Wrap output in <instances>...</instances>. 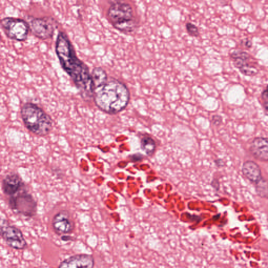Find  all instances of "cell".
Masks as SVG:
<instances>
[{
  "mask_svg": "<svg viewBox=\"0 0 268 268\" xmlns=\"http://www.w3.org/2000/svg\"><path fill=\"white\" fill-rule=\"evenodd\" d=\"M55 50L61 66L74 82L82 99L86 101L94 99V85L89 69L78 58L73 45L63 32L57 35Z\"/></svg>",
  "mask_w": 268,
  "mask_h": 268,
  "instance_id": "6da1fadb",
  "label": "cell"
},
{
  "mask_svg": "<svg viewBox=\"0 0 268 268\" xmlns=\"http://www.w3.org/2000/svg\"><path fill=\"white\" fill-rule=\"evenodd\" d=\"M94 100L96 106L103 112L116 114L127 107L130 92L125 83L109 78L106 83L94 90Z\"/></svg>",
  "mask_w": 268,
  "mask_h": 268,
  "instance_id": "7a4b0ae2",
  "label": "cell"
},
{
  "mask_svg": "<svg viewBox=\"0 0 268 268\" xmlns=\"http://www.w3.org/2000/svg\"><path fill=\"white\" fill-rule=\"evenodd\" d=\"M21 115L26 128L36 136H47L53 129V119L34 103H25L21 109Z\"/></svg>",
  "mask_w": 268,
  "mask_h": 268,
  "instance_id": "3957f363",
  "label": "cell"
},
{
  "mask_svg": "<svg viewBox=\"0 0 268 268\" xmlns=\"http://www.w3.org/2000/svg\"><path fill=\"white\" fill-rule=\"evenodd\" d=\"M107 16L114 28L125 33L132 32L136 29L137 24L133 8L129 4L113 2L108 10Z\"/></svg>",
  "mask_w": 268,
  "mask_h": 268,
  "instance_id": "277c9868",
  "label": "cell"
},
{
  "mask_svg": "<svg viewBox=\"0 0 268 268\" xmlns=\"http://www.w3.org/2000/svg\"><path fill=\"white\" fill-rule=\"evenodd\" d=\"M9 206L16 214L27 218H33L37 211V202L31 194L25 191L10 197Z\"/></svg>",
  "mask_w": 268,
  "mask_h": 268,
  "instance_id": "5b68a950",
  "label": "cell"
},
{
  "mask_svg": "<svg viewBox=\"0 0 268 268\" xmlns=\"http://www.w3.org/2000/svg\"><path fill=\"white\" fill-rule=\"evenodd\" d=\"M25 20L28 23L30 31L36 37L45 40L53 36L58 23L52 17H35L27 16Z\"/></svg>",
  "mask_w": 268,
  "mask_h": 268,
  "instance_id": "8992f818",
  "label": "cell"
},
{
  "mask_svg": "<svg viewBox=\"0 0 268 268\" xmlns=\"http://www.w3.org/2000/svg\"><path fill=\"white\" fill-rule=\"evenodd\" d=\"M1 28L5 34L11 39L19 42L27 40L30 31L29 26L24 19L6 17L1 21Z\"/></svg>",
  "mask_w": 268,
  "mask_h": 268,
  "instance_id": "52a82bcc",
  "label": "cell"
},
{
  "mask_svg": "<svg viewBox=\"0 0 268 268\" xmlns=\"http://www.w3.org/2000/svg\"><path fill=\"white\" fill-rule=\"evenodd\" d=\"M1 236L6 245L12 249L22 251L27 248L28 243L22 232L18 228L4 221L1 226Z\"/></svg>",
  "mask_w": 268,
  "mask_h": 268,
  "instance_id": "ba28073f",
  "label": "cell"
},
{
  "mask_svg": "<svg viewBox=\"0 0 268 268\" xmlns=\"http://www.w3.org/2000/svg\"><path fill=\"white\" fill-rule=\"evenodd\" d=\"M52 226L55 233L62 236L73 233L76 225L71 213L67 210H61L54 215Z\"/></svg>",
  "mask_w": 268,
  "mask_h": 268,
  "instance_id": "9c48e42d",
  "label": "cell"
},
{
  "mask_svg": "<svg viewBox=\"0 0 268 268\" xmlns=\"http://www.w3.org/2000/svg\"><path fill=\"white\" fill-rule=\"evenodd\" d=\"M95 260L93 255L78 254L64 259L58 268H94Z\"/></svg>",
  "mask_w": 268,
  "mask_h": 268,
  "instance_id": "30bf717a",
  "label": "cell"
},
{
  "mask_svg": "<svg viewBox=\"0 0 268 268\" xmlns=\"http://www.w3.org/2000/svg\"><path fill=\"white\" fill-rule=\"evenodd\" d=\"M25 186L21 176L16 173L6 174L2 180V189L3 193L10 197L21 192Z\"/></svg>",
  "mask_w": 268,
  "mask_h": 268,
  "instance_id": "8fae6325",
  "label": "cell"
},
{
  "mask_svg": "<svg viewBox=\"0 0 268 268\" xmlns=\"http://www.w3.org/2000/svg\"><path fill=\"white\" fill-rule=\"evenodd\" d=\"M249 151L255 159L268 162V137H255L251 143Z\"/></svg>",
  "mask_w": 268,
  "mask_h": 268,
  "instance_id": "7c38bea8",
  "label": "cell"
},
{
  "mask_svg": "<svg viewBox=\"0 0 268 268\" xmlns=\"http://www.w3.org/2000/svg\"><path fill=\"white\" fill-rule=\"evenodd\" d=\"M241 172L245 177L254 185L263 178L259 165L252 160H248L243 163Z\"/></svg>",
  "mask_w": 268,
  "mask_h": 268,
  "instance_id": "4fadbf2b",
  "label": "cell"
},
{
  "mask_svg": "<svg viewBox=\"0 0 268 268\" xmlns=\"http://www.w3.org/2000/svg\"><path fill=\"white\" fill-rule=\"evenodd\" d=\"M91 76H92L94 90L102 86L109 79L106 71L101 67L95 68L91 73Z\"/></svg>",
  "mask_w": 268,
  "mask_h": 268,
  "instance_id": "5bb4252c",
  "label": "cell"
},
{
  "mask_svg": "<svg viewBox=\"0 0 268 268\" xmlns=\"http://www.w3.org/2000/svg\"><path fill=\"white\" fill-rule=\"evenodd\" d=\"M141 147L147 155L152 156L156 149V143L152 137L144 136L141 140Z\"/></svg>",
  "mask_w": 268,
  "mask_h": 268,
  "instance_id": "9a60e30c",
  "label": "cell"
},
{
  "mask_svg": "<svg viewBox=\"0 0 268 268\" xmlns=\"http://www.w3.org/2000/svg\"><path fill=\"white\" fill-rule=\"evenodd\" d=\"M254 185L255 190L258 197L268 199V180L263 177Z\"/></svg>",
  "mask_w": 268,
  "mask_h": 268,
  "instance_id": "2e32d148",
  "label": "cell"
},
{
  "mask_svg": "<svg viewBox=\"0 0 268 268\" xmlns=\"http://www.w3.org/2000/svg\"><path fill=\"white\" fill-rule=\"evenodd\" d=\"M230 56L233 61L241 60L247 62L251 58L250 55L247 52L241 50L233 51Z\"/></svg>",
  "mask_w": 268,
  "mask_h": 268,
  "instance_id": "e0dca14e",
  "label": "cell"
},
{
  "mask_svg": "<svg viewBox=\"0 0 268 268\" xmlns=\"http://www.w3.org/2000/svg\"><path fill=\"white\" fill-rule=\"evenodd\" d=\"M239 70L242 74L248 76H256L259 73V71L256 67L252 66L248 63L245 64Z\"/></svg>",
  "mask_w": 268,
  "mask_h": 268,
  "instance_id": "ac0fdd59",
  "label": "cell"
},
{
  "mask_svg": "<svg viewBox=\"0 0 268 268\" xmlns=\"http://www.w3.org/2000/svg\"><path fill=\"white\" fill-rule=\"evenodd\" d=\"M186 30L188 34L193 37H198L200 35L199 29L197 26L192 23H187L186 25Z\"/></svg>",
  "mask_w": 268,
  "mask_h": 268,
  "instance_id": "d6986e66",
  "label": "cell"
},
{
  "mask_svg": "<svg viewBox=\"0 0 268 268\" xmlns=\"http://www.w3.org/2000/svg\"><path fill=\"white\" fill-rule=\"evenodd\" d=\"M223 122V118L219 115H214L212 117V123L215 126H219Z\"/></svg>",
  "mask_w": 268,
  "mask_h": 268,
  "instance_id": "ffe728a7",
  "label": "cell"
},
{
  "mask_svg": "<svg viewBox=\"0 0 268 268\" xmlns=\"http://www.w3.org/2000/svg\"><path fill=\"white\" fill-rule=\"evenodd\" d=\"M143 158V156L140 154H134L132 155H130L129 157L130 160L132 161L133 162L140 161L142 160Z\"/></svg>",
  "mask_w": 268,
  "mask_h": 268,
  "instance_id": "44dd1931",
  "label": "cell"
},
{
  "mask_svg": "<svg viewBox=\"0 0 268 268\" xmlns=\"http://www.w3.org/2000/svg\"><path fill=\"white\" fill-rule=\"evenodd\" d=\"M211 186L215 189L216 191H219L220 188V185L219 180L217 179H214L211 182Z\"/></svg>",
  "mask_w": 268,
  "mask_h": 268,
  "instance_id": "7402d4cb",
  "label": "cell"
},
{
  "mask_svg": "<svg viewBox=\"0 0 268 268\" xmlns=\"http://www.w3.org/2000/svg\"><path fill=\"white\" fill-rule=\"evenodd\" d=\"M214 163L216 166L219 168H222L225 166V162L221 159H218L214 160Z\"/></svg>",
  "mask_w": 268,
  "mask_h": 268,
  "instance_id": "603a6c76",
  "label": "cell"
},
{
  "mask_svg": "<svg viewBox=\"0 0 268 268\" xmlns=\"http://www.w3.org/2000/svg\"><path fill=\"white\" fill-rule=\"evenodd\" d=\"M261 98L264 101H268V89H266L263 91L261 94Z\"/></svg>",
  "mask_w": 268,
  "mask_h": 268,
  "instance_id": "cb8c5ba5",
  "label": "cell"
},
{
  "mask_svg": "<svg viewBox=\"0 0 268 268\" xmlns=\"http://www.w3.org/2000/svg\"><path fill=\"white\" fill-rule=\"evenodd\" d=\"M62 239L64 241H68L71 240H73L75 239L73 237L69 236V235H63L62 236Z\"/></svg>",
  "mask_w": 268,
  "mask_h": 268,
  "instance_id": "d4e9b609",
  "label": "cell"
},
{
  "mask_svg": "<svg viewBox=\"0 0 268 268\" xmlns=\"http://www.w3.org/2000/svg\"><path fill=\"white\" fill-rule=\"evenodd\" d=\"M244 42H245V47L247 48H250L252 47V42L250 40H248V39H247V38L245 39V41Z\"/></svg>",
  "mask_w": 268,
  "mask_h": 268,
  "instance_id": "484cf974",
  "label": "cell"
},
{
  "mask_svg": "<svg viewBox=\"0 0 268 268\" xmlns=\"http://www.w3.org/2000/svg\"><path fill=\"white\" fill-rule=\"evenodd\" d=\"M264 107L265 109L268 112V101H264Z\"/></svg>",
  "mask_w": 268,
  "mask_h": 268,
  "instance_id": "4316f807",
  "label": "cell"
}]
</instances>
